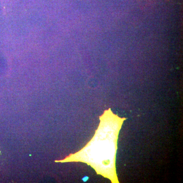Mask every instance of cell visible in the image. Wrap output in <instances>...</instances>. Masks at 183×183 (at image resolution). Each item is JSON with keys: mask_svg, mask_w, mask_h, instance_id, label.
I'll return each mask as SVG.
<instances>
[{"mask_svg": "<svg viewBox=\"0 0 183 183\" xmlns=\"http://www.w3.org/2000/svg\"><path fill=\"white\" fill-rule=\"evenodd\" d=\"M100 122L93 139L79 152V161L89 164L97 174L112 183H119L116 171L117 142L122 125L127 119L115 115L111 108L99 117Z\"/></svg>", "mask_w": 183, "mask_h": 183, "instance_id": "cell-1", "label": "cell"}, {"mask_svg": "<svg viewBox=\"0 0 183 183\" xmlns=\"http://www.w3.org/2000/svg\"><path fill=\"white\" fill-rule=\"evenodd\" d=\"M2 153L1 152V151H0V166H1V164H2Z\"/></svg>", "mask_w": 183, "mask_h": 183, "instance_id": "cell-2", "label": "cell"}]
</instances>
